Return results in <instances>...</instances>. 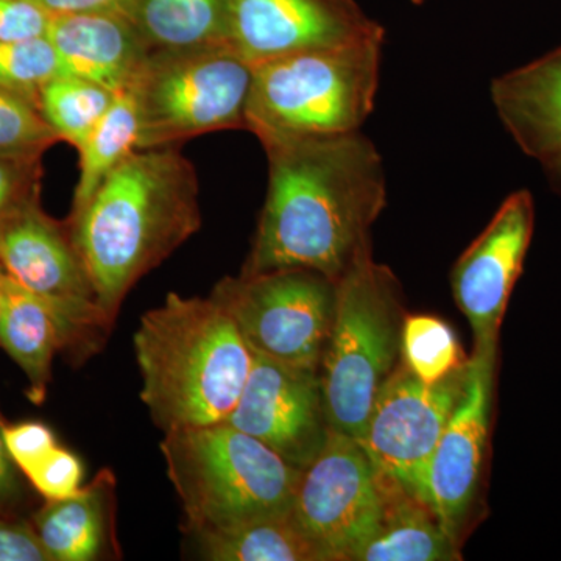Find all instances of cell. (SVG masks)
I'll return each instance as SVG.
<instances>
[{
    "instance_id": "cell-1",
    "label": "cell",
    "mask_w": 561,
    "mask_h": 561,
    "mask_svg": "<svg viewBox=\"0 0 561 561\" xmlns=\"http://www.w3.org/2000/svg\"><path fill=\"white\" fill-rule=\"evenodd\" d=\"M264 147L268 187L242 275L305 268L337 280L373 250L387 206L381 153L362 131Z\"/></svg>"
},
{
    "instance_id": "cell-2",
    "label": "cell",
    "mask_w": 561,
    "mask_h": 561,
    "mask_svg": "<svg viewBox=\"0 0 561 561\" xmlns=\"http://www.w3.org/2000/svg\"><path fill=\"white\" fill-rule=\"evenodd\" d=\"M68 221L114 324L133 287L201 231L197 171L176 146L133 150Z\"/></svg>"
},
{
    "instance_id": "cell-3",
    "label": "cell",
    "mask_w": 561,
    "mask_h": 561,
    "mask_svg": "<svg viewBox=\"0 0 561 561\" xmlns=\"http://www.w3.org/2000/svg\"><path fill=\"white\" fill-rule=\"evenodd\" d=\"M140 401L162 434L225 423L234 411L253 353L213 298L171 291L144 313L133 335Z\"/></svg>"
},
{
    "instance_id": "cell-4",
    "label": "cell",
    "mask_w": 561,
    "mask_h": 561,
    "mask_svg": "<svg viewBox=\"0 0 561 561\" xmlns=\"http://www.w3.org/2000/svg\"><path fill=\"white\" fill-rule=\"evenodd\" d=\"M386 36L254 65L247 131L261 146L362 131L375 110Z\"/></svg>"
},
{
    "instance_id": "cell-5",
    "label": "cell",
    "mask_w": 561,
    "mask_h": 561,
    "mask_svg": "<svg viewBox=\"0 0 561 561\" xmlns=\"http://www.w3.org/2000/svg\"><path fill=\"white\" fill-rule=\"evenodd\" d=\"M160 449L187 534L291 508L302 470L231 424L168 432Z\"/></svg>"
},
{
    "instance_id": "cell-6",
    "label": "cell",
    "mask_w": 561,
    "mask_h": 561,
    "mask_svg": "<svg viewBox=\"0 0 561 561\" xmlns=\"http://www.w3.org/2000/svg\"><path fill=\"white\" fill-rule=\"evenodd\" d=\"M405 317L400 280L373 250L335 280L334 319L319 370L332 430L360 440L379 390L400 364Z\"/></svg>"
},
{
    "instance_id": "cell-7",
    "label": "cell",
    "mask_w": 561,
    "mask_h": 561,
    "mask_svg": "<svg viewBox=\"0 0 561 561\" xmlns=\"http://www.w3.org/2000/svg\"><path fill=\"white\" fill-rule=\"evenodd\" d=\"M253 73L254 65L230 41L150 50L130 87L138 106V149L247 130Z\"/></svg>"
},
{
    "instance_id": "cell-8",
    "label": "cell",
    "mask_w": 561,
    "mask_h": 561,
    "mask_svg": "<svg viewBox=\"0 0 561 561\" xmlns=\"http://www.w3.org/2000/svg\"><path fill=\"white\" fill-rule=\"evenodd\" d=\"M231 317L253 353L319 371L334 319L335 283L286 268L227 276L209 295Z\"/></svg>"
},
{
    "instance_id": "cell-9",
    "label": "cell",
    "mask_w": 561,
    "mask_h": 561,
    "mask_svg": "<svg viewBox=\"0 0 561 561\" xmlns=\"http://www.w3.org/2000/svg\"><path fill=\"white\" fill-rule=\"evenodd\" d=\"M467 376L468 364L442 381L424 382L400 360L379 390L359 440L379 478L400 483L421 500L427 463Z\"/></svg>"
},
{
    "instance_id": "cell-10",
    "label": "cell",
    "mask_w": 561,
    "mask_h": 561,
    "mask_svg": "<svg viewBox=\"0 0 561 561\" xmlns=\"http://www.w3.org/2000/svg\"><path fill=\"white\" fill-rule=\"evenodd\" d=\"M291 515L327 561H351L378 529L382 493L360 443L330 430L323 448L301 471Z\"/></svg>"
},
{
    "instance_id": "cell-11",
    "label": "cell",
    "mask_w": 561,
    "mask_h": 561,
    "mask_svg": "<svg viewBox=\"0 0 561 561\" xmlns=\"http://www.w3.org/2000/svg\"><path fill=\"white\" fill-rule=\"evenodd\" d=\"M0 265L25 289L105 343L113 323L99 308L69 221L49 216L41 197L25 203L0 227Z\"/></svg>"
},
{
    "instance_id": "cell-12",
    "label": "cell",
    "mask_w": 561,
    "mask_h": 561,
    "mask_svg": "<svg viewBox=\"0 0 561 561\" xmlns=\"http://www.w3.org/2000/svg\"><path fill=\"white\" fill-rule=\"evenodd\" d=\"M535 230L530 191L512 192L451 272L453 297L474 339L472 356L500 354L502 321Z\"/></svg>"
},
{
    "instance_id": "cell-13",
    "label": "cell",
    "mask_w": 561,
    "mask_h": 561,
    "mask_svg": "<svg viewBox=\"0 0 561 561\" xmlns=\"http://www.w3.org/2000/svg\"><path fill=\"white\" fill-rule=\"evenodd\" d=\"M225 423L305 470L323 448L331 430L320 373L253 353L241 400Z\"/></svg>"
},
{
    "instance_id": "cell-14",
    "label": "cell",
    "mask_w": 561,
    "mask_h": 561,
    "mask_svg": "<svg viewBox=\"0 0 561 561\" xmlns=\"http://www.w3.org/2000/svg\"><path fill=\"white\" fill-rule=\"evenodd\" d=\"M496 368L497 354H471L463 394L432 453L421 490V501L459 545L482 481Z\"/></svg>"
},
{
    "instance_id": "cell-15",
    "label": "cell",
    "mask_w": 561,
    "mask_h": 561,
    "mask_svg": "<svg viewBox=\"0 0 561 561\" xmlns=\"http://www.w3.org/2000/svg\"><path fill=\"white\" fill-rule=\"evenodd\" d=\"M379 36L356 0H230V43L251 65Z\"/></svg>"
},
{
    "instance_id": "cell-16",
    "label": "cell",
    "mask_w": 561,
    "mask_h": 561,
    "mask_svg": "<svg viewBox=\"0 0 561 561\" xmlns=\"http://www.w3.org/2000/svg\"><path fill=\"white\" fill-rule=\"evenodd\" d=\"M103 343L72 323L46 300L25 289L9 273L0 283V346L27 378L25 390L35 405L44 404L51 382V364L66 353L72 364L87 359Z\"/></svg>"
},
{
    "instance_id": "cell-17",
    "label": "cell",
    "mask_w": 561,
    "mask_h": 561,
    "mask_svg": "<svg viewBox=\"0 0 561 561\" xmlns=\"http://www.w3.org/2000/svg\"><path fill=\"white\" fill-rule=\"evenodd\" d=\"M47 38L65 73L127 90L138 76L149 46L121 7L51 16Z\"/></svg>"
},
{
    "instance_id": "cell-18",
    "label": "cell",
    "mask_w": 561,
    "mask_h": 561,
    "mask_svg": "<svg viewBox=\"0 0 561 561\" xmlns=\"http://www.w3.org/2000/svg\"><path fill=\"white\" fill-rule=\"evenodd\" d=\"M490 95L526 157L545 165L561 154V46L491 81Z\"/></svg>"
},
{
    "instance_id": "cell-19",
    "label": "cell",
    "mask_w": 561,
    "mask_h": 561,
    "mask_svg": "<svg viewBox=\"0 0 561 561\" xmlns=\"http://www.w3.org/2000/svg\"><path fill=\"white\" fill-rule=\"evenodd\" d=\"M116 479L102 470L65 500L46 501L32 524L51 561H94L108 556L114 540Z\"/></svg>"
},
{
    "instance_id": "cell-20",
    "label": "cell",
    "mask_w": 561,
    "mask_h": 561,
    "mask_svg": "<svg viewBox=\"0 0 561 561\" xmlns=\"http://www.w3.org/2000/svg\"><path fill=\"white\" fill-rule=\"evenodd\" d=\"M382 512L378 529L351 561H456L460 545L426 502L400 483L379 478Z\"/></svg>"
},
{
    "instance_id": "cell-21",
    "label": "cell",
    "mask_w": 561,
    "mask_h": 561,
    "mask_svg": "<svg viewBox=\"0 0 561 561\" xmlns=\"http://www.w3.org/2000/svg\"><path fill=\"white\" fill-rule=\"evenodd\" d=\"M194 538L203 559L210 561H327L291 511L202 531Z\"/></svg>"
},
{
    "instance_id": "cell-22",
    "label": "cell",
    "mask_w": 561,
    "mask_h": 561,
    "mask_svg": "<svg viewBox=\"0 0 561 561\" xmlns=\"http://www.w3.org/2000/svg\"><path fill=\"white\" fill-rule=\"evenodd\" d=\"M150 50L230 41V0H124Z\"/></svg>"
},
{
    "instance_id": "cell-23",
    "label": "cell",
    "mask_w": 561,
    "mask_h": 561,
    "mask_svg": "<svg viewBox=\"0 0 561 561\" xmlns=\"http://www.w3.org/2000/svg\"><path fill=\"white\" fill-rule=\"evenodd\" d=\"M138 106L127 88L117 92L113 105L79 149L80 176L73 192L72 209L84 205L105 176L138 149Z\"/></svg>"
},
{
    "instance_id": "cell-24",
    "label": "cell",
    "mask_w": 561,
    "mask_h": 561,
    "mask_svg": "<svg viewBox=\"0 0 561 561\" xmlns=\"http://www.w3.org/2000/svg\"><path fill=\"white\" fill-rule=\"evenodd\" d=\"M116 94L95 81L61 73L41 92L39 113L60 140L79 150Z\"/></svg>"
},
{
    "instance_id": "cell-25",
    "label": "cell",
    "mask_w": 561,
    "mask_h": 561,
    "mask_svg": "<svg viewBox=\"0 0 561 561\" xmlns=\"http://www.w3.org/2000/svg\"><path fill=\"white\" fill-rule=\"evenodd\" d=\"M470 359V357H468ZM453 328L432 316H408L401 337V360L424 382H437L468 364Z\"/></svg>"
},
{
    "instance_id": "cell-26",
    "label": "cell",
    "mask_w": 561,
    "mask_h": 561,
    "mask_svg": "<svg viewBox=\"0 0 561 561\" xmlns=\"http://www.w3.org/2000/svg\"><path fill=\"white\" fill-rule=\"evenodd\" d=\"M65 73L47 36L0 43V88L39 111L41 92Z\"/></svg>"
},
{
    "instance_id": "cell-27",
    "label": "cell",
    "mask_w": 561,
    "mask_h": 561,
    "mask_svg": "<svg viewBox=\"0 0 561 561\" xmlns=\"http://www.w3.org/2000/svg\"><path fill=\"white\" fill-rule=\"evenodd\" d=\"M60 142L38 110L0 88V154L41 157Z\"/></svg>"
},
{
    "instance_id": "cell-28",
    "label": "cell",
    "mask_w": 561,
    "mask_h": 561,
    "mask_svg": "<svg viewBox=\"0 0 561 561\" xmlns=\"http://www.w3.org/2000/svg\"><path fill=\"white\" fill-rule=\"evenodd\" d=\"M24 476L44 500H65L83 486L84 468L77 454L58 445Z\"/></svg>"
},
{
    "instance_id": "cell-29",
    "label": "cell",
    "mask_w": 561,
    "mask_h": 561,
    "mask_svg": "<svg viewBox=\"0 0 561 561\" xmlns=\"http://www.w3.org/2000/svg\"><path fill=\"white\" fill-rule=\"evenodd\" d=\"M43 158L0 154V227L18 209L41 197Z\"/></svg>"
},
{
    "instance_id": "cell-30",
    "label": "cell",
    "mask_w": 561,
    "mask_h": 561,
    "mask_svg": "<svg viewBox=\"0 0 561 561\" xmlns=\"http://www.w3.org/2000/svg\"><path fill=\"white\" fill-rule=\"evenodd\" d=\"M3 442L11 460L22 474L32 470L58 446L57 435L41 421H22L16 424H3Z\"/></svg>"
},
{
    "instance_id": "cell-31",
    "label": "cell",
    "mask_w": 561,
    "mask_h": 561,
    "mask_svg": "<svg viewBox=\"0 0 561 561\" xmlns=\"http://www.w3.org/2000/svg\"><path fill=\"white\" fill-rule=\"evenodd\" d=\"M50 21L35 0H0V43L47 36Z\"/></svg>"
},
{
    "instance_id": "cell-32",
    "label": "cell",
    "mask_w": 561,
    "mask_h": 561,
    "mask_svg": "<svg viewBox=\"0 0 561 561\" xmlns=\"http://www.w3.org/2000/svg\"><path fill=\"white\" fill-rule=\"evenodd\" d=\"M0 561H51L32 522L0 516Z\"/></svg>"
},
{
    "instance_id": "cell-33",
    "label": "cell",
    "mask_w": 561,
    "mask_h": 561,
    "mask_svg": "<svg viewBox=\"0 0 561 561\" xmlns=\"http://www.w3.org/2000/svg\"><path fill=\"white\" fill-rule=\"evenodd\" d=\"M3 420L0 415V516H16L25 500L20 468L11 460L3 442Z\"/></svg>"
},
{
    "instance_id": "cell-34",
    "label": "cell",
    "mask_w": 561,
    "mask_h": 561,
    "mask_svg": "<svg viewBox=\"0 0 561 561\" xmlns=\"http://www.w3.org/2000/svg\"><path fill=\"white\" fill-rule=\"evenodd\" d=\"M35 2L50 16H57V14L77 13V11L113 9V7H121L124 0H35Z\"/></svg>"
},
{
    "instance_id": "cell-35",
    "label": "cell",
    "mask_w": 561,
    "mask_h": 561,
    "mask_svg": "<svg viewBox=\"0 0 561 561\" xmlns=\"http://www.w3.org/2000/svg\"><path fill=\"white\" fill-rule=\"evenodd\" d=\"M542 168H545L546 176H548L549 186L561 197V154L553 158L548 164L542 165Z\"/></svg>"
},
{
    "instance_id": "cell-36",
    "label": "cell",
    "mask_w": 561,
    "mask_h": 561,
    "mask_svg": "<svg viewBox=\"0 0 561 561\" xmlns=\"http://www.w3.org/2000/svg\"><path fill=\"white\" fill-rule=\"evenodd\" d=\"M413 5H423L424 2H427V0H411Z\"/></svg>"
},
{
    "instance_id": "cell-37",
    "label": "cell",
    "mask_w": 561,
    "mask_h": 561,
    "mask_svg": "<svg viewBox=\"0 0 561 561\" xmlns=\"http://www.w3.org/2000/svg\"><path fill=\"white\" fill-rule=\"evenodd\" d=\"M3 273H5V271H3L2 265H0V283H2Z\"/></svg>"
}]
</instances>
